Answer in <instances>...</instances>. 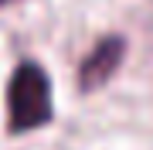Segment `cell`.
<instances>
[{
    "mask_svg": "<svg viewBox=\"0 0 153 150\" xmlns=\"http://www.w3.org/2000/svg\"><path fill=\"white\" fill-rule=\"evenodd\" d=\"M55 116L51 102V78L44 75L38 61L24 58L7 78V133L21 137L31 130L48 126Z\"/></svg>",
    "mask_w": 153,
    "mask_h": 150,
    "instance_id": "6da1fadb",
    "label": "cell"
},
{
    "mask_svg": "<svg viewBox=\"0 0 153 150\" xmlns=\"http://www.w3.org/2000/svg\"><path fill=\"white\" fill-rule=\"evenodd\" d=\"M123 58H126V38L123 34H105V38H99L95 48L88 51L82 58V65H78V89L82 92L102 89V85L119 72Z\"/></svg>",
    "mask_w": 153,
    "mask_h": 150,
    "instance_id": "7a4b0ae2",
    "label": "cell"
},
{
    "mask_svg": "<svg viewBox=\"0 0 153 150\" xmlns=\"http://www.w3.org/2000/svg\"><path fill=\"white\" fill-rule=\"evenodd\" d=\"M10 4H21V0H0V7H10Z\"/></svg>",
    "mask_w": 153,
    "mask_h": 150,
    "instance_id": "3957f363",
    "label": "cell"
}]
</instances>
